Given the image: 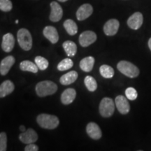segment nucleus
Here are the masks:
<instances>
[{
    "instance_id": "30",
    "label": "nucleus",
    "mask_w": 151,
    "mask_h": 151,
    "mask_svg": "<svg viewBox=\"0 0 151 151\" xmlns=\"http://www.w3.org/2000/svg\"><path fill=\"white\" fill-rule=\"evenodd\" d=\"M7 148V136L5 132L0 133V151H6Z\"/></svg>"
},
{
    "instance_id": "8",
    "label": "nucleus",
    "mask_w": 151,
    "mask_h": 151,
    "mask_svg": "<svg viewBox=\"0 0 151 151\" xmlns=\"http://www.w3.org/2000/svg\"><path fill=\"white\" fill-rule=\"evenodd\" d=\"M120 22L116 19H111L104 25V32L106 36H114L118 32Z\"/></svg>"
},
{
    "instance_id": "10",
    "label": "nucleus",
    "mask_w": 151,
    "mask_h": 151,
    "mask_svg": "<svg viewBox=\"0 0 151 151\" xmlns=\"http://www.w3.org/2000/svg\"><path fill=\"white\" fill-rule=\"evenodd\" d=\"M143 22V16L141 13L136 12L127 20V25L132 29L137 30L141 27Z\"/></svg>"
},
{
    "instance_id": "18",
    "label": "nucleus",
    "mask_w": 151,
    "mask_h": 151,
    "mask_svg": "<svg viewBox=\"0 0 151 151\" xmlns=\"http://www.w3.org/2000/svg\"><path fill=\"white\" fill-rule=\"evenodd\" d=\"M15 86L12 81L7 80L0 85V98H4L14 92Z\"/></svg>"
},
{
    "instance_id": "31",
    "label": "nucleus",
    "mask_w": 151,
    "mask_h": 151,
    "mask_svg": "<svg viewBox=\"0 0 151 151\" xmlns=\"http://www.w3.org/2000/svg\"><path fill=\"white\" fill-rule=\"evenodd\" d=\"M25 151H38L39 150V147L35 143H29L27 146L24 148Z\"/></svg>"
},
{
    "instance_id": "32",
    "label": "nucleus",
    "mask_w": 151,
    "mask_h": 151,
    "mask_svg": "<svg viewBox=\"0 0 151 151\" xmlns=\"http://www.w3.org/2000/svg\"><path fill=\"white\" fill-rule=\"evenodd\" d=\"M20 129L21 130L22 132H24L25 131V127H24V126L21 125V126H20Z\"/></svg>"
},
{
    "instance_id": "3",
    "label": "nucleus",
    "mask_w": 151,
    "mask_h": 151,
    "mask_svg": "<svg viewBox=\"0 0 151 151\" xmlns=\"http://www.w3.org/2000/svg\"><path fill=\"white\" fill-rule=\"evenodd\" d=\"M117 68L122 74L131 78L137 77L140 73L139 68L137 66L125 60L119 62L117 65Z\"/></svg>"
},
{
    "instance_id": "34",
    "label": "nucleus",
    "mask_w": 151,
    "mask_h": 151,
    "mask_svg": "<svg viewBox=\"0 0 151 151\" xmlns=\"http://www.w3.org/2000/svg\"><path fill=\"white\" fill-rule=\"evenodd\" d=\"M58 1H60V2H65V1H68V0H58Z\"/></svg>"
},
{
    "instance_id": "25",
    "label": "nucleus",
    "mask_w": 151,
    "mask_h": 151,
    "mask_svg": "<svg viewBox=\"0 0 151 151\" xmlns=\"http://www.w3.org/2000/svg\"><path fill=\"white\" fill-rule=\"evenodd\" d=\"M85 85H86L87 89L90 92H94L97 88V81L91 76H87L84 80Z\"/></svg>"
},
{
    "instance_id": "35",
    "label": "nucleus",
    "mask_w": 151,
    "mask_h": 151,
    "mask_svg": "<svg viewBox=\"0 0 151 151\" xmlns=\"http://www.w3.org/2000/svg\"><path fill=\"white\" fill-rule=\"evenodd\" d=\"M16 24H18V20H16Z\"/></svg>"
},
{
    "instance_id": "33",
    "label": "nucleus",
    "mask_w": 151,
    "mask_h": 151,
    "mask_svg": "<svg viewBox=\"0 0 151 151\" xmlns=\"http://www.w3.org/2000/svg\"><path fill=\"white\" fill-rule=\"evenodd\" d=\"M148 47L150 48V50H151V38L148 40Z\"/></svg>"
},
{
    "instance_id": "5",
    "label": "nucleus",
    "mask_w": 151,
    "mask_h": 151,
    "mask_svg": "<svg viewBox=\"0 0 151 151\" xmlns=\"http://www.w3.org/2000/svg\"><path fill=\"white\" fill-rule=\"evenodd\" d=\"M115 111V104L111 98H103L99 104L100 115L104 118H109L112 116Z\"/></svg>"
},
{
    "instance_id": "28",
    "label": "nucleus",
    "mask_w": 151,
    "mask_h": 151,
    "mask_svg": "<svg viewBox=\"0 0 151 151\" xmlns=\"http://www.w3.org/2000/svg\"><path fill=\"white\" fill-rule=\"evenodd\" d=\"M13 8L11 0H0V10L4 12H9Z\"/></svg>"
},
{
    "instance_id": "14",
    "label": "nucleus",
    "mask_w": 151,
    "mask_h": 151,
    "mask_svg": "<svg viewBox=\"0 0 151 151\" xmlns=\"http://www.w3.org/2000/svg\"><path fill=\"white\" fill-rule=\"evenodd\" d=\"M86 132L88 136L92 139L98 140L101 137V131L100 127L95 122H90L86 127Z\"/></svg>"
},
{
    "instance_id": "27",
    "label": "nucleus",
    "mask_w": 151,
    "mask_h": 151,
    "mask_svg": "<svg viewBox=\"0 0 151 151\" xmlns=\"http://www.w3.org/2000/svg\"><path fill=\"white\" fill-rule=\"evenodd\" d=\"M35 61V64L37 65L38 68H39V69H41V70L42 71L46 70L47 68L48 67V65H49L48 61L46 59V58H43V57L41 56L36 57Z\"/></svg>"
},
{
    "instance_id": "4",
    "label": "nucleus",
    "mask_w": 151,
    "mask_h": 151,
    "mask_svg": "<svg viewBox=\"0 0 151 151\" xmlns=\"http://www.w3.org/2000/svg\"><path fill=\"white\" fill-rule=\"evenodd\" d=\"M17 39L19 46L25 51L29 50L32 47V37L28 29L24 28L19 29L17 34Z\"/></svg>"
},
{
    "instance_id": "26",
    "label": "nucleus",
    "mask_w": 151,
    "mask_h": 151,
    "mask_svg": "<svg viewBox=\"0 0 151 151\" xmlns=\"http://www.w3.org/2000/svg\"><path fill=\"white\" fill-rule=\"evenodd\" d=\"M73 65V62L72 60L69 58H65V59L62 60L61 62L58 64V69L59 71H63L70 69L72 68Z\"/></svg>"
},
{
    "instance_id": "15",
    "label": "nucleus",
    "mask_w": 151,
    "mask_h": 151,
    "mask_svg": "<svg viewBox=\"0 0 151 151\" xmlns=\"http://www.w3.org/2000/svg\"><path fill=\"white\" fill-rule=\"evenodd\" d=\"M15 46V39L14 35L11 33H7L4 35L1 43V48L6 52H9L14 49Z\"/></svg>"
},
{
    "instance_id": "12",
    "label": "nucleus",
    "mask_w": 151,
    "mask_h": 151,
    "mask_svg": "<svg viewBox=\"0 0 151 151\" xmlns=\"http://www.w3.org/2000/svg\"><path fill=\"white\" fill-rule=\"evenodd\" d=\"M93 13V8L89 4H85L79 7L76 11V18L79 21H82L91 16Z\"/></svg>"
},
{
    "instance_id": "24",
    "label": "nucleus",
    "mask_w": 151,
    "mask_h": 151,
    "mask_svg": "<svg viewBox=\"0 0 151 151\" xmlns=\"http://www.w3.org/2000/svg\"><path fill=\"white\" fill-rule=\"evenodd\" d=\"M99 72L104 78H111L114 76V70L110 66L107 65H101L99 68Z\"/></svg>"
},
{
    "instance_id": "13",
    "label": "nucleus",
    "mask_w": 151,
    "mask_h": 151,
    "mask_svg": "<svg viewBox=\"0 0 151 151\" xmlns=\"http://www.w3.org/2000/svg\"><path fill=\"white\" fill-rule=\"evenodd\" d=\"M15 58L14 56L9 55L1 60L0 63V74L5 76L9 73V70L15 63Z\"/></svg>"
},
{
    "instance_id": "21",
    "label": "nucleus",
    "mask_w": 151,
    "mask_h": 151,
    "mask_svg": "<svg viewBox=\"0 0 151 151\" xmlns=\"http://www.w3.org/2000/svg\"><path fill=\"white\" fill-rule=\"evenodd\" d=\"M64 50L69 57H73L77 52V46L71 41H65L62 44Z\"/></svg>"
},
{
    "instance_id": "6",
    "label": "nucleus",
    "mask_w": 151,
    "mask_h": 151,
    "mask_svg": "<svg viewBox=\"0 0 151 151\" xmlns=\"http://www.w3.org/2000/svg\"><path fill=\"white\" fill-rule=\"evenodd\" d=\"M97 40V35L92 31H85L79 37V43L82 47H88Z\"/></svg>"
},
{
    "instance_id": "16",
    "label": "nucleus",
    "mask_w": 151,
    "mask_h": 151,
    "mask_svg": "<svg viewBox=\"0 0 151 151\" xmlns=\"http://www.w3.org/2000/svg\"><path fill=\"white\" fill-rule=\"evenodd\" d=\"M43 33L44 37L53 44L56 43L59 40V35H58V31H57L56 28L52 26H46L43 29Z\"/></svg>"
},
{
    "instance_id": "1",
    "label": "nucleus",
    "mask_w": 151,
    "mask_h": 151,
    "mask_svg": "<svg viewBox=\"0 0 151 151\" xmlns=\"http://www.w3.org/2000/svg\"><path fill=\"white\" fill-rule=\"evenodd\" d=\"M58 90V86L50 81H43L36 86V92L39 97H43L52 95Z\"/></svg>"
},
{
    "instance_id": "22",
    "label": "nucleus",
    "mask_w": 151,
    "mask_h": 151,
    "mask_svg": "<svg viewBox=\"0 0 151 151\" xmlns=\"http://www.w3.org/2000/svg\"><path fill=\"white\" fill-rule=\"evenodd\" d=\"M64 27L69 35L73 36L78 32V26L73 20L68 19L64 22Z\"/></svg>"
},
{
    "instance_id": "11",
    "label": "nucleus",
    "mask_w": 151,
    "mask_h": 151,
    "mask_svg": "<svg viewBox=\"0 0 151 151\" xmlns=\"http://www.w3.org/2000/svg\"><path fill=\"white\" fill-rule=\"evenodd\" d=\"M50 9H51V11H50V17H49L50 20L54 22L60 21L63 16V10L61 6L56 1H52L50 3Z\"/></svg>"
},
{
    "instance_id": "20",
    "label": "nucleus",
    "mask_w": 151,
    "mask_h": 151,
    "mask_svg": "<svg viewBox=\"0 0 151 151\" xmlns=\"http://www.w3.org/2000/svg\"><path fill=\"white\" fill-rule=\"evenodd\" d=\"M94 65V58L92 56L86 57L80 62V67L85 72H90L92 70Z\"/></svg>"
},
{
    "instance_id": "19",
    "label": "nucleus",
    "mask_w": 151,
    "mask_h": 151,
    "mask_svg": "<svg viewBox=\"0 0 151 151\" xmlns=\"http://www.w3.org/2000/svg\"><path fill=\"white\" fill-rule=\"evenodd\" d=\"M77 78H78V73L76 71H71L62 76L60 79V82L64 86H69L74 83Z\"/></svg>"
},
{
    "instance_id": "9",
    "label": "nucleus",
    "mask_w": 151,
    "mask_h": 151,
    "mask_svg": "<svg viewBox=\"0 0 151 151\" xmlns=\"http://www.w3.org/2000/svg\"><path fill=\"white\" fill-rule=\"evenodd\" d=\"M19 139L22 143L25 144L35 143L38 139V135L35 129L29 128L27 130L21 133L19 136Z\"/></svg>"
},
{
    "instance_id": "17",
    "label": "nucleus",
    "mask_w": 151,
    "mask_h": 151,
    "mask_svg": "<svg viewBox=\"0 0 151 151\" xmlns=\"http://www.w3.org/2000/svg\"><path fill=\"white\" fill-rule=\"evenodd\" d=\"M76 97V92L73 88H67L62 92L61 95V101L63 104H70L74 101Z\"/></svg>"
},
{
    "instance_id": "29",
    "label": "nucleus",
    "mask_w": 151,
    "mask_h": 151,
    "mask_svg": "<svg viewBox=\"0 0 151 151\" xmlns=\"http://www.w3.org/2000/svg\"><path fill=\"white\" fill-rule=\"evenodd\" d=\"M125 95L128 99L131 100V101H134V100H135L137 98L138 93L136 89H134V88H132V87H129V88H127L125 90Z\"/></svg>"
},
{
    "instance_id": "2",
    "label": "nucleus",
    "mask_w": 151,
    "mask_h": 151,
    "mask_svg": "<svg viewBox=\"0 0 151 151\" xmlns=\"http://www.w3.org/2000/svg\"><path fill=\"white\" fill-rule=\"evenodd\" d=\"M37 121L40 127L47 129H55L60 123V120L58 117L46 113L39 115L37 118Z\"/></svg>"
},
{
    "instance_id": "23",
    "label": "nucleus",
    "mask_w": 151,
    "mask_h": 151,
    "mask_svg": "<svg viewBox=\"0 0 151 151\" xmlns=\"http://www.w3.org/2000/svg\"><path fill=\"white\" fill-rule=\"evenodd\" d=\"M20 68L22 71H30L32 73L38 72V67L37 65L29 60H24L20 64Z\"/></svg>"
},
{
    "instance_id": "7",
    "label": "nucleus",
    "mask_w": 151,
    "mask_h": 151,
    "mask_svg": "<svg viewBox=\"0 0 151 151\" xmlns=\"http://www.w3.org/2000/svg\"><path fill=\"white\" fill-rule=\"evenodd\" d=\"M115 104L119 112L122 115H126L129 112L130 105L127 98L122 95L117 96L115 99Z\"/></svg>"
}]
</instances>
